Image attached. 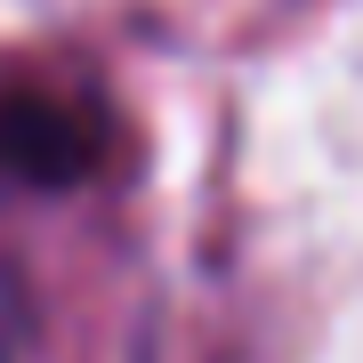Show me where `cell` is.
I'll list each match as a JSON object with an SVG mask.
<instances>
[{
	"mask_svg": "<svg viewBox=\"0 0 363 363\" xmlns=\"http://www.w3.org/2000/svg\"><path fill=\"white\" fill-rule=\"evenodd\" d=\"M0 154H9L16 169H33V178H65V169L89 162V145H81L65 105L33 97V105H9V113H0Z\"/></svg>",
	"mask_w": 363,
	"mask_h": 363,
	"instance_id": "1",
	"label": "cell"
}]
</instances>
